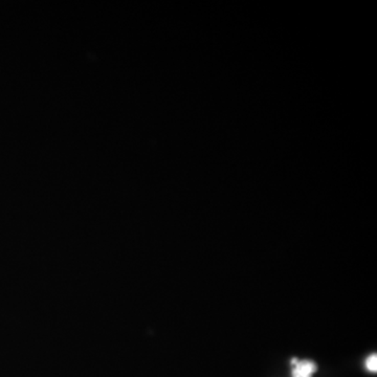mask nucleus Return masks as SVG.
Returning a JSON list of instances; mask_svg holds the SVG:
<instances>
[{"mask_svg":"<svg viewBox=\"0 0 377 377\" xmlns=\"http://www.w3.org/2000/svg\"><path fill=\"white\" fill-rule=\"evenodd\" d=\"M366 368L369 370L370 372H377V355L376 354L370 355L367 359H366Z\"/></svg>","mask_w":377,"mask_h":377,"instance_id":"obj_2","label":"nucleus"},{"mask_svg":"<svg viewBox=\"0 0 377 377\" xmlns=\"http://www.w3.org/2000/svg\"><path fill=\"white\" fill-rule=\"evenodd\" d=\"M317 370V366L315 361L309 359L298 361V363L293 365V377H313Z\"/></svg>","mask_w":377,"mask_h":377,"instance_id":"obj_1","label":"nucleus"}]
</instances>
